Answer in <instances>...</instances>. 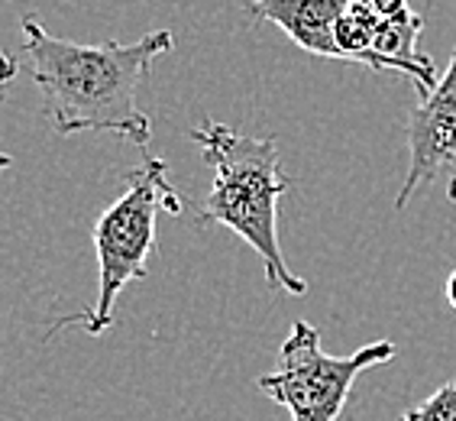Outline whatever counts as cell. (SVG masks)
<instances>
[{"mask_svg":"<svg viewBox=\"0 0 456 421\" xmlns=\"http://www.w3.org/2000/svg\"><path fill=\"white\" fill-rule=\"evenodd\" d=\"M395 360V343L372 341L350 357H334L321 347V331L295 321L279 347L275 373L256 379V389L291 415V421H337L350 402L360 373Z\"/></svg>","mask_w":456,"mask_h":421,"instance_id":"obj_4","label":"cell"},{"mask_svg":"<svg viewBox=\"0 0 456 421\" xmlns=\"http://www.w3.org/2000/svg\"><path fill=\"white\" fill-rule=\"evenodd\" d=\"M362 4L372 7L379 17H386V20H402V17H408V13H414V10L408 7V0H362Z\"/></svg>","mask_w":456,"mask_h":421,"instance_id":"obj_8","label":"cell"},{"mask_svg":"<svg viewBox=\"0 0 456 421\" xmlns=\"http://www.w3.org/2000/svg\"><path fill=\"white\" fill-rule=\"evenodd\" d=\"M13 75H17V62L10 59V55H0V101L7 95V85L13 81Z\"/></svg>","mask_w":456,"mask_h":421,"instance_id":"obj_9","label":"cell"},{"mask_svg":"<svg viewBox=\"0 0 456 421\" xmlns=\"http://www.w3.org/2000/svg\"><path fill=\"white\" fill-rule=\"evenodd\" d=\"M447 198H450V202L456 204V176L450 178V185H447Z\"/></svg>","mask_w":456,"mask_h":421,"instance_id":"obj_12","label":"cell"},{"mask_svg":"<svg viewBox=\"0 0 456 421\" xmlns=\"http://www.w3.org/2000/svg\"><path fill=\"white\" fill-rule=\"evenodd\" d=\"M346 0H246L256 23H275L291 43L321 59H340L337 23Z\"/></svg>","mask_w":456,"mask_h":421,"instance_id":"obj_6","label":"cell"},{"mask_svg":"<svg viewBox=\"0 0 456 421\" xmlns=\"http://www.w3.org/2000/svg\"><path fill=\"white\" fill-rule=\"evenodd\" d=\"M10 166H13V156H7V153L0 150V176H4V172H7Z\"/></svg>","mask_w":456,"mask_h":421,"instance_id":"obj_11","label":"cell"},{"mask_svg":"<svg viewBox=\"0 0 456 421\" xmlns=\"http://www.w3.org/2000/svg\"><path fill=\"white\" fill-rule=\"evenodd\" d=\"M159 210L182 214L184 198L172 188L168 162L142 150V162L126 172V192L94 220V256H97V299L88 311L59 318L49 334L78 325L97 337L117 321V299L136 279L150 276V256L156 253V218Z\"/></svg>","mask_w":456,"mask_h":421,"instance_id":"obj_3","label":"cell"},{"mask_svg":"<svg viewBox=\"0 0 456 421\" xmlns=\"http://www.w3.org/2000/svg\"><path fill=\"white\" fill-rule=\"evenodd\" d=\"M188 136L214 169L211 192L194 208V227H230L259 253L269 289L305 295L307 279L289 269L279 244V202L291 185L279 166V140L246 136L217 120L194 123Z\"/></svg>","mask_w":456,"mask_h":421,"instance_id":"obj_2","label":"cell"},{"mask_svg":"<svg viewBox=\"0 0 456 421\" xmlns=\"http://www.w3.org/2000/svg\"><path fill=\"white\" fill-rule=\"evenodd\" d=\"M447 301H450V308L456 311V269L450 272V279H447Z\"/></svg>","mask_w":456,"mask_h":421,"instance_id":"obj_10","label":"cell"},{"mask_svg":"<svg viewBox=\"0 0 456 421\" xmlns=\"http://www.w3.org/2000/svg\"><path fill=\"white\" fill-rule=\"evenodd\" d=\"M23 39L29 75L55 133H117L140 150L150 146L152 120L136 104V88L152 59L175 45L172 29H152L136 43L81 45L53 36L36 13H27Z\"/></svg>","mask_w":456,"mask_h":421,"instance_id":"obj_1","label":"cell"},{"mask_svg":"<svg viewBox=\"0 0 456 421\" xmlns=\"http://www.w3.org/2000/svg\"><path fill=\"white\" fill-rule=\"evenodd\" d=\"M395 421H456V379L444 383L437 392H430L424 402L398 415Z\"/></svg>","mask_w":456,"mask_h":421,"instance_id":"obj_7","label":"cell"},{"mask_svg":"<svg viewBox=\"0 0 456 421\" xmlns=\"http://www.w3.org/2000/svg\"><path fill=\"white\" fill-rule=\"evenodd\" d=\"M408 176L395 194V210H404L424 185L456 166V49L437 78V88L408 114Z\"/></svg>","mask_w":456,"mask_h":421,"instance_id":"obj_5","label":"cell"},{"mask_svg":"<svg viewBox=\"0 0 456 421\" xmlns=\"http://www.w3.org/2000/svg\"><path fill=\"white\" fill-rule=\"evenodd\" d=\"M0 55H7V53H4V49H0Z\"/></svg>","mask_w":456,"mask_h":421,"instance_id":"obj_13","label":"cell"}]
</instances>
